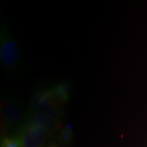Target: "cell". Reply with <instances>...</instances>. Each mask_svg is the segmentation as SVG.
<instances>
[{"label":"cell","instance_id":"1","mask_svg":"<svg viewBox=\"0 0 147 147\" xmlns=\"http://www.w3.org/2000/svg\"><path fill=\"white\" fill-rule=\"evenodd\" d=\"M0 61L3 70L9 74L19 73L23 65L18 42L4 24H1L0 31Z\"/></svg>","mask_w":147,"mask_h":147},{"label":"cell","instance_id":"2","mask_svg":"<svg viewBox=\"0 0 147 147\" xmlns=\"http://www.w3.org/2000/svg\"><path fill=\"white\" fill-rule=\"evenodd\" d=\"M63 106L53 94L51 86L43 84L32 92L27 108L61 120L63 117Z\"/></svg>","mask_w":147,"mask_h":147},{"label":"cell","instance_id":"3","mask_svg":"<svg viewBox=\"0 0 147 147\" xmlns=\"http://www.w3.org/2000/svg\"><path fill=\"white\" fill-rule=\"evenodd\" d=\"M27 108L19 97L4 94L1 101V123L8 130L16 131L26 121Z\"/></svg>","mask_w":147,"mask_h":147},{"label":"cell","instance_id":"4","mask_svg":"<svg viewBox=\"0 0 147 147\" xmlns=\"http://www.w3.org/2000/svg\"><path fill=\"white\" fill-rule=\"evenodd\" d=\"M12 136L16 138L21 147H43L50 138L45 129L29 121H25Z\"/></svg>","mask_w":147,"mask_h":147},{"label":"cell","instance_id":"5","mask_svg":"<svg viewBox=\"0 0 147 147\" xmlns=\"http://www.w3.org/2000/svg\"><path fill=\"white\" fill-rule=\"evenodd\" d=\"M26 121H32L39 125L45 129L50 138L58 135L61 129L63 127L59 119L53 118L45 114L29 110L28 108L27 111Z\"/></svg>","mask_w":147,"mask_h":147},{"label":"cell","instance_id":"6","mask_svg":"<svg viewBox=\"0 0 147 147\" xmlns=\"http://www.w3.org/2000/svg\"><path fill=\"white\" fill-rule=\"evenodd\" d=\"M51 89L56 98L63 105L69 101L71 96V84L67 81H61L51 86Z\"/></svg>","mask_w":147,"mask_h":147},{"label":"cell","instance_id":"7","mask_svg":"<svg viewBox=\"0 0 147 147\" xmlns=\"http://www.w3.org/2000/svg\"><path fill=\"white\" fill-rule=\"evenodd\" d=\"M71 128L72 125L68 123L61 129L57 135L58 140L61 142L67 144L71 142L73 138V132L71 131Z\"/></svg>","mask_w":147,"mask_h":147},{"label":"cell","instance_id":"8","mask_svg":"<svg viewBox=\"0 0 147 147\" xmlns=\"http://www.w3.org/2000/svg\"><path fill=\"white\" fill-rule=\"evenodd\" d=\"M1 147H21L19 142L13 136L5 137L1 141Z\"/></svg>","mask_w":147,"mask_h":147},{"label":"cell","instance_id":"9","mask_svg":"<svg viewBox=\"0 0 147 147\" xmlns=\"http://www.w3.org/2000/svg\"><path fill=\"white\" fill-rule=\"evenodd\" d=\"M50 147H57V146H55V145H51Z\"/></svg>","mask_w":147,"mask_h":147}]
</instances>
